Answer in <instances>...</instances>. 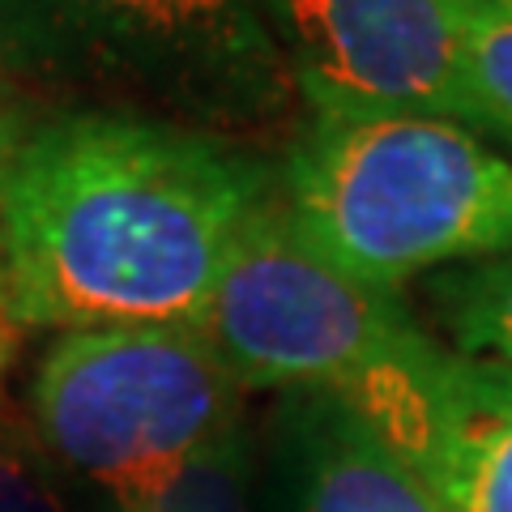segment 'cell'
<instances>
[{"mask_svg":"<svg viewBox=\"0 0 512 512\" xmlns=\"http://www.w3.org/2000/svg\"><path fill=\"white\" fill-rule=\"evenodd\" d=\"M244 389L333 393L355 402L431 342L402 291L325 261L274 192L239 231L197 316Z\"/></svg>","mask_w":512,"mask_h":512,"instance_id":"obj_5","label":"cell"},{"mask_svg":"<svg viewBox=\"0 0 512 512\" xmlns=\"http://www.w3.org/2000/svg\"><path fill=\"white\" fill-rule=\"evenodd\" d=\"M22 320L13 312V299H9V282H5V265H0V406H5V380L13 372V359H18V346H22Z\"/></svg>","mask_w":512,"mask_h":512,"instance_id":"obj_14","label":"cell"},{"mask_svg":"<svg viewBox=\"0 0 512 512\" xmlns=\"http://www.w3.org/2000/svg\"><path fill=\"white\" fill-rule=\"evenodd\" d=\"M457 26L478 99L512 150V0H457Z\"/></svg>","mask_w":512,"mask_h":512,"instance_id":"obj_10","label":"cell"},{"mask_svg":"<svg viewBox=\"0 0 512 512\" xmlns=\"http://www.w3.org/2000/svg\"><path fill=\"white\" fill-rule=\"evenodd\" d=\"M124 512H244V436L218 444L163 495Z\"/></svg>","mask_w":512,"mask_h":512,"instance_id":"obj_12","label":"cell"},{"mask_svg":"<svg viewBox=\"0 0 512 512\" xmlns=\"http://www.w3.org/2000/svg\"><path fill=\"white\" fill-rule=\"evenodd\" d=\"M291 431L299 512H440L423 478L342 397L299 393Z\"/></svg>","mask_w":512,"mask_h":512,"instance_id":"obj_8","label":"cell"},{"mask_svg":"<svg viewBox=\"0 0 512 512\" xmlns=\"http://www.w3.org/2000/svg\"><path fill=\"white\" fill-rule=\"evenodd\" d=\"M0 64L39 116H137L261 154L303 124L252 0H0Z\"/></svg>","mask_w":512,"mask_h":512,"instance_id":"obj_2","label":"cell"},{"mask_svg":"<svg viewBox=\"0 0 512 512\" xmlns=\"http://www.w3.org/2000/svg\"><path fill=\"white\" fill-rule=\"evenodd\" d=\"M278 192L261 150L64 111L0 184V265L22 329L197 325L248 218Z\"/></svg>","mask_w":512,"mask_h":512,"instance_id":"obj_1","label":"cell"},{"mask_svg":"<svg viewBox=\"0 0 512 512\" xmlns=\"http://www.w3.org/2000/svg\"><path fill=\"white\" fill-rule=\"evenodd\" d=\"M303 116H419L500 141L466 64L457 0H252Z\"/></svg>","mask_w":512,"mask_h":512,"instance_id":"obj_6","label":"cell"},{"mask_svg":"<svg viewBox=\"0 0 512 512\" xmlns=\"http://www.w3.org/2000/svg\"><path fill=\"white\" fill-rule=\"evenodd\" d=\"M440 512H512V367L431 338L355 402Z\"/></svg>","mask_w":512,"mask_h":512,"instance_id":"obj_7","label":"cell"},{"mask_svg":"<svg viewBox=\"0 0 512 512\" xmlns=\"http://www.w3.org/2000/svg\"><path fill=\"white\" fill-rule=\"evenodd\" d=\"M239 384L197 325L56 333L30 384V427L56 466L150 504L239 436Z\"/></svg>","mask_w":512,"mask_h":512,"instance_id":"obj_4","label":"cell"},{"mask_svg":"<svg viewBox=\"0 0 512 512\" xmlns=\"http://www.w3.org/2000/svg\"><path fill=\"white\" fill-rule=\"evenodd\" d=\"M35 120H39V111L22 99V90L13 86V77L5 73V64H0V184H5V175H9L13 158H18Z\"/></svg>","mask_w":512,"mask_h":512,"instance_id":"obj_13","label":"cell"},{"mask_svg":"<svg viewBox=\"0 0 512 512\" xmlns=\"http://www.w3.org/2000/svg\"><path fill=\"white\" fill-rule=\"evenodd\" d=\"M0 512H69L35 427L0 406Z\"/></svg>","mask_w":512,"mask_h":512,"instance_id":"obj_11","label":"cell"},{"mask_svg":"<svg viewBox=\"0 0 512 512\" xmlns=\"http://www.w3.org/2000/svg\"><path fill=\"white\" fill-rule=\"evenodd\" d=\"M295 231L384 291L512 248V158L419 116H303L278 163Z\"/></svg>","mask_w":512,"mask_h":512,"instance_id":"obj_3","label":"cell"},{"mask_svg":"<svg viewBox=\"0 0 512 512\" xmlns=\"http://www.w3.org/2000/svg\"><path fill=\"white\" fill-rule=\"evenodd\" d=\"M427 308L453 355L512 367V248L423 278Z\"/></svg>","mask_w":512,"mask_h":512,"instance_id":"obj_9","label":"cell"}]
</instances>
